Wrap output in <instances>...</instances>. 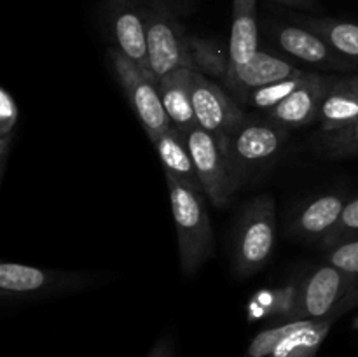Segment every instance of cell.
I'll use <instances>...</instances> for the list:
<instances>
[{"label":"cell","instance_id":"obj_1","mask_svg":"<svg viewBox=\"0 0 358 357\" xmlns=\"http://www.w3.org/2000/svg\"><path fill=\"white\" fill-rule=\"evenodd\" d=\"M175 227H177L180 266L191 276L213 252V231L203 192L166 174Z\"/></svg>","mask_w":358,"mask_h":357},{"label":"cell","instance_id":"obj_2","mask_svg":"<svg viewBox=\"0 0 358 357\" xmlns=\"http://www.w3.org/2000/svg\"><path fill=\"white\" fill-rule=\"evenodd\" d=\"M142 2L150 77L156 86L163 77L175 70H194L191 37L182 28L177 14L164 0H142Z\"/></svg>","mask_w":358,"mask_h":357},{"label":"cell","instance_id":"obj_3","mask_svg":"<svg viewBox=\"0 0 358 357\" xmlns=\"http://www.w3.org/2000/svg\"><path fill=\"white\" fill-rule=\"evenodd\" d=\"M285 139L287 128L275 121H261L243 115L222 147L238 184L241 186L255 172L269 167L282 150Z\"/></svg>","mask_w":358,"mask_h":357},{"label":"cell","instance_id":"obj_4","mask_svg":"<svg viewBox=\"0 0 358 357\" xmlns=\"http://www.w3.org/2000/svg\"><path fill=\"white\" fill-rule=\"evenodd\" d=\"M276 212L275 200L261 195L248 203L238 220L233 240V270L248 276L269 261L275 248Z\"/></svg>","mask_w":358,"mask_h":357},{"label":"cell","instance_id":"obj_5","mask_svg":"<svg viewBox=\"0 0 358 357\" xmlns=\"http://www.w3.org/2000/svg\"><path fill=\"white\" fill-rule=\"evenodd\" d=\"M357 276L331 262L315 270L297 289L290 321H320L352 304Z\"/></svg>","mask_w":358,"mask_h":357},{"label":"cell","instance_id":"obj_6","mask_svg":"<svg viewBox=\"0 0 358 357\" xmlns=\"http://www.w3.org/2000/svg\"><path fill=\"white\" fill-rule=\"evenodd\" d=\"M108 52L119 84L124 90L126 98L135 111L140 125L143 126L150 140H156L171 128V121L164 111L156 83L117 48H112Z\"/></svg>","mask_w":358,"mask_h":357},{"label":"cell","instance_id":"obj_7","mask_svg":"<svg viewBox=\"0 0 358 357\" xmlns=\"http://www.w3.org/2000/svg\"><path fill=\"white\" fill-rule=\"evenodd\" d=\"M185 139H187V146L191 150L192 161H194L196 174L201 182L203 192L215 206L229 205L231 196L240 188V184L231 170V164L222 147L219 146L212 133L199 126L185 133Z\"/></svg>","mask_w":358,"mask_h":357},{"label":"cell","instance_id":"obj_8","mask_svg":"<svg viewBox=\"0 0 358 357\" xmlns=\"http://www.w3.org/2000/svg\"><path fill=\"white\" fill-rule=\"evenodd\" d=\"M87 273L35 268L21 262L0 265V290L6 298H42L58 293H72L91 284Z\"/></svg>","mask_w":358,"mask_h":357},{"label":"cell","instance_id":"obj_9","mask_svg":"<svg viewBox=\"0 0 358 357\" xmlns=\"http://www.w3.org/2000/svg\"><path fill=\"white\" fill-rule=\"evenodd\" d=\"M101 9L115 48L150 77L142 0H101Z\"/></svg>","mask_w":358,"mask_h":357},{"label":"cell","instance_id":"obj_10","mask_svg":"<svg viewBox=\"0 0 358 357\" xmlns=\"http://www.w3.org/2000/svg\"><path fill=\"white\" fill-rule=\"evenodd\" d=\"M191 98L199 128L212 133L219 146L224 147L229 133L243 119L241 108L220 86L198 70L191 72Z\"/></svg>","mask_w":358,"mask_h":357},{"label":"cell","instance_id":"obj_11","mask_svg":"<svg viewBox=\"0 0 358 357\" xmlns=\"http://www.w3.org/2000/svg\"><path fill=\"white\" fill-rule=\"evenodd\" d=\"M271 31L280 48L304 65L324 70H352L320 35L301 24H273Z\"/></svg>","mask_w":358,"mask_h":357},{"label":"cell","instance_id":"obj_12","mask_svg":"<svg viewBox=\"0 0 358 357\" xmlns=\"http://www.w3.org/2000/svg\"><path fill=\"white\" fill-rule=\"evenodd\" d=\"M334 77L308 74L306 80L289 98L269 111V118L283 128H301L318 119L322 104L331 90Z\"/></svg>","mask_w":358,"mask_h":357},{"label":"cell","instance_id":"obj_13","mask_svg":"<svg viewBox=\"0 0 358 357\" xmlns=\"http://www.w3.org/2000/svg\"><path fill=\"white\" fill-rule=\"evenodd\" d=\"M304 74L294 63L287 62L282 56H275L268 51H259L257 56L250 63L238 69H227L226 80L238 97L247 91L278 83V80L292 79V77Z\"/></svg>","mask_w":358,"mask_h":357},{"label":"cell","instance_id":"obj_14","mask_svg":"<svg viewBox=\"0 0 358 357\" xmlns=\"http://www.w3.org/2000/svg\"><path fill=\"white\" fill-rule=\"evenodd\" d=\"M346 203L348 202L345 200V196L338 195V192L318 196L296 210L289 223L290 231L301 238L324 240L331 233L332 227L338 224Z\"/></svg>","mask_w":358,"mask_h":357},{"label":"cell","instance_id":"obj_15","mask_svg":"<svg viewBox=\"0 0 358 357\" xmlns=\"http://www.w3.org/2000/svg\"><path fill=\"white\" fill-rule=\"evenodd\" d=\"M191 72L192 69H178L157 83V91L171 126L184 135L198 126L191 98Z\"/></svg>","mask_w":358,"mask_h":357},{"label":"cell","instance_id":"obj_16","mask_svg":"<svg viewBox=\"0 0 358 357\" xmlns=\"http://www.w3.org/2000/svg\"><path fill=\"white\" fill-rule=\"evenodd\" d=\"M259 51L261 49H259V28L254 0H234L227 69L247 65L257 56Z\"/></svg>","mask_w":358,"mask_h":357},{"label":"cell","instance_id":"obj_17","mask_svg":"<svg viewBox=\"0 0 358 357\" xmlns=\"http://www.w3.org/2000/svg\"><path fill=\"white\" fill-rule=\"evenodd\" d=\"M294 23L320 35L352 70H358V24L334 18L292 16Z\"/></svg>","mask_w":358,"mask_h":357},{"label":"cell","instance_id":"obj_18","mask_svg":"<svg viewBox=\"0 0 358 357\" xmlns=\"http://www.w3.org/2000/svg\"><path fill=\"white\" fill-rule=\"evenodd\" d=\"M154 147H156L159 160L164 167V174L173 175L184 184L191 186V188L198 189L203 192L201 182H199L198 174H196L194 161H192L191 150H189L187 139L180 130L171 126L170 130L152 140Z\"/></svg>","mask_w":358,"mask_h":357},{"label":"cell","instance_id":"obj_19","mask_svg":"<svg viewBox=\"0 0 358 357\" xmlns=\"http://www.w3.org/2000/svg\"><path fill=\"white\" fill-rule=\"evenodd\" d=\"M358 119V86L346 79H334L320 112L318 121L325 133L336 132L352 125Z\"/></svg>","mask_w":358,"mask_h":357},{"label":"cell","instance_id":"obj_20","mask_svg":"<svg viewBox=\"0 0 358 357\" xmlns=\"http://www.w3.org/2000/svg\"><path fill=\"white\" fill-rule=\"evenodd\" d=\"M345 310L346 308H341V310L334 312L332 315L320 318V321H304L303 326H299L296 331L289 332L276 345L271 357H317L318 349L327 338L332 324L338 321L339 315Z\"/></svg>","mask_w":358,"mask_h":357},{"label":"cell","instance_id":"obj_21","mask_svg":"<svg viewBox=\"0 0 358 357\" xmlns=\"http://www.w3.org/2000/svg\"><path fill=\"white\" fill-rule=\"evenodd\" d=\"M308 74H301V76L292 77V79H285V80H278V83L268 84V86L257 88V90L247 91L245 94H241V100L245 104L252 105L255 108H261V111H271L275 108L276 105L282 104L285 98H289L301 84L306 80Z\"/></svg>","mask_w":358,"mask_h":357},{"label":"cell","instance_id":"obj_22","mask_svg":"<svg viewBox=\"0 0 358 357\" xmlns=\"http://www.w3.org/2000/svg\"><path fill=\"white\" fill-rule=\"evenodd\" d=\"M17 122V105L13 94L2 88L0 90V177L3 178L7 168L10 146L14 140V130Z\"/></svg>","mask_w":358,"mask_h":357},{"label":"cell","instance_id":"obj_23","mask_svg":"<svg viewBox=\"0 0 358 357\" xmlns=\"http://www.w3.org/2000/svg\"><path fill=\"white\" fill-rule=\"evenodd\" d=\"M303 322L304 321H289L285 322V324L264 329V331H261L254 340H252V343L248 345L243 357H271L276 345H278L289 332L296 331L299 326H303Z\"/></svg>","mask_w":358,"mask_h":357},{"label":"cell","instance_id":"obj_24","mask_svg":"<svg viewBox=\"0 0 358 357\" xmlns=\"http://www.w3.org/2000/svg\"><path fill=\"white\" fill-rule=\"evenodd\" d=\"M358 237V198L350 200L346 203L345 210H343L341 217H339L338 224L332 227L331 233L322 240L325 247H332V245L345 241L348 238Z\"/></svg>","mask_w":358,"mask_h":357},{"label":"cell","instance_id":"obj_25","mask_svg":"<svg viewBox=\"0 0 358 357\" xmlns=\"http://www.w3.org/2000/svg\"><path fill=\"white\" fill-rule=\"evenodd\" d=\"M325 149L332 156H353L358 154V119L352 125L336 132L325 133Z\"/></svg>","mask_w":358,"mask_h":357},{"label":"cell","instance_id":"obj_26","mask_svg":"<svg viewBox=\"0 0 358 357\" xmlns=\"http://www.w3.org/2000/svg\"><path fill=\"white\" fill-rule=\"evenodd\" d=\"M329 262L358 279V237L329 247Z\"/></svg>","mask_w":358,"mask_h":357},{"label":"cell","instance_id":"obj_27","mask_svg":"<svg viewBox=\"0 0 358 357\" xmlns=\"http://www.w3.org/2000/svg\"><path fill=\"white\" fill-rule=\"evenodd\" d=\"M147 357H175L173 343L170 338H161L156 345L152 346Z\"/></svg>","mask_w":358,"mask_h":357},{"label":"cell","instance_id":"obj_28","mask_svg":"<svg viewBox=\"0 0 358 357\" xmlns=\"http://www.w3.org/2000/svg\"><path fill=\"white\" fill-rule=\"evenodd\" d=\"M164 2L170 6V9L173 10L177 16H182V14H189L194 7L196 0H164Z\"/></svg>","mask_w":358,"mask_h":357},{"label":"cell","instance_id":"obj_29","mask_svg":"<svg viewBox=\"0 0 358 357\" xmlns=\"http://www.w3.org/2000/svg\"><path fill=\"white\" fill-rule=\"evenodd\" d=\"M273 2H278L282 6L287 7H296V9L303 10H313L317 9V0H273Z\"/></svg>","mask_w":358,"mask_h":357},{"label":"cell","instance_id":"obj_30","mask_svg":"<svg viewBox=\"0 0 358 357\" xmlns=\"http://www.w3.org/2000/svg\"><path fill=\"white\" fill-rule=\"evenodd\" d=\"M350 79H352V83L355 84V86H358V76L357 77H350Z\"/></svg>","mask_w":358,"mask_h":357},{"label":"cell","instance_id":"obj_31","mask_svg":"<svg viewBox=\"0 0 358 357\" xmlns=\"http://www.w3.org/2000/svg\"><path fill=\"white\" fill-rule=\"evenodd\" d=\"M355 328H358V317L355 318Z\"/></svg>","mask_w":358,"mask_h":357}]
</instances>
